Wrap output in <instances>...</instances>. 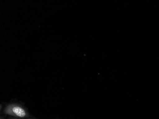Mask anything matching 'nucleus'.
Here are the masks:
<instances>
[{"label": "nucleus", "instance_id": "1", "mask_svg": "<svg viewBox=\"0 0 159 119\" xmlns=\"http://www.w3.org/2000/svg\"><path fill=\"white\" fill-rule=\"evenodd\" d=\"M3 113L18 118H26L29 116L26 110L20 104L17 103H11L7 105Z\"/></svg>", "mask_w": 159, "mask_h": 119}, {"label": "nucleus", "instance_id": "2", "mask_svg": "<svg viewBox=\"0 0 159 119\" xmlns=\"http://www.w3.org/2000/svg\"><path fill=\"white\" fill-rule=\"evenodd\" d=\"M2 119V118H1V119Z\"/></svg>", "mask_w": 159, "mask_h": 119}]
</instances>
